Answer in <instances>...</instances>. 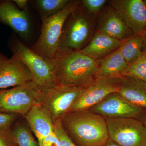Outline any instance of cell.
<instances>
[{
    "label": "cell",
    "instance_id": "3",
    "mask_svg": "<svg viewBox=\"0 0 146 146\" xmlns=\"http://www.w3.org/2000/svg\"><path fill=\"white\" fill-rule=\"evenodd\" d=\"M77 1H69L59 12L49 17L42 18L41 34L31 49L35 52L52 60L58 54L60 39L64 25L73 11L78 7Z\"/></svg>",
    "mask_w": 146,
    "mask_h": 146
},
{
    "label": "cell",
    "instance_id": "19",
    "mask_svg": "<svg viewBox=\"0 0 146 146\" xmlns=\"http://www.w3.org/2000/svg\"><path fill=\"white\" fill-rule=\"evenodd\" d=\"M143 34H133L121 41L120 52L128 65L136 61L143 54Z\"/></svg>",
    "mask_w": 146,
    "mask_h": 146
},
{
    "label": "cell",
    "instance_id": "33",
    "mask_svg": "<svg viewBox=\"0 0 146 146\" xmlns=\"http://www.w3.org/2000/svg\"><path fill=\"white\" fill-rule=\"evenodd\" d=\"M144 3H145V6L146 7V0H145V1H143Z\"/></svg>",
    "mask_w": 146,
    "mask_h": 146
},
{
    "label": "cell",
    "instance_id": "29",
    "mask_svg": "<svg viewBox=\"0 0 146 146\" xmlns=\"http://www.w3.org/2000/svg\"><path fill=\"white\" fill-rule=\"evenodd\" d=\"M104 146H121L119 144H117L113 141H112L110 138H109L107 142L105 144Z\"/></svg>",
    "mask_w": 146,
    "mask_h": 146
},
{
    "label": "cell",
    "instance_id": "13",
    "mask_svg": "<svg viewBox=\"0 0 146 146\" xmlns=\"http://www.w3.org/2000/svg\"><path fill=\"white\" fill-rule=\"evenodd\" d=\"M25 11L18 9L13 1H0V22L24 38L28 37L31 33L30 23Z\"/></svg>",
    "mask_w": 146,
    "mask_h": 146
},
{
    "label": "cell",
    "instance_id": "23",
    "mask_svg": "<svg viewBox=\"0 0 146 146\" xmlns=\"http://www.w3.org/2000/svg\"><path fill=\"white\" fill-rule=\"evenodd\" d=\"M54 131L60 142V146H77L68 136L63 128L60 119L54 123Z\"/></svg>",
    "mask_w": 146,
    "mask_h": 146
},
{
    "label": "cell",
    "instance_id": "7",
    "mask_svg": "<svg viewBox=\"0 0 146 146\" xmlns=\"http://www.w3.org/2000/svg\"><path fill=\"white\" fill-rule=\"evenodd\" d=\"M109 138L121 146H146V129L133 118H105Z\"/></svg>",
    "mask_w": 146,
    "mask_h": 146
},
{
    "label": "cell",
    "instance_id": "26",
    "mask_svg": "<svg viewBox=\"0 0 146 146\" xmlns=\"http://www.w3.org/2000/svg\"><path fill=\"white\" fill-rule=\"evenodd\" d=\"M10 130L0 129V146H17Z\"/></svg>",
    "mask_w": 146,
    "mask_h": 146
},
{
    "label": "cell",
    "instance_id": "16",
    "mask_svg": "<svg viewBox=\"0 0 146 146\" xmlns=\"http://www.w3.org/2000/svg\"><path fill=\"white\" fill-rule=\"evenodd\" d=\"M121 44V41L97 31L89 44L78 51L97 60L118 49Z\"/></svg>",
    "mask_w": 146,
    "mask_h": 146
},
{
    "label": "cell",
    "instance_id": "10",
    "mask_svg": "<svg viewBox=\"0 0 146 146\" xmlns=\"http://www.w3.org/2000/svg\"><path fill=\"white\" fill-rule=\"evenodd\" d=\"M122 78L97 79L85 88L69 112L89 110L109 94L119 91Z\"/></svg>",
    "mask_w": 146,
    "mask_h": 146
},
{
    "label": "cell",
    "instance_id": "32",
    "mask_svg": "<svg viewBox=\"0 0 146 146\" xmlns=\"http://www.w3.org/2000/svg\"><path fill=\"white\" fill-rule=\"evenodd\" d=\"M142 121L144 125H145V127L146 129V115L145 116V117L144 118V119H143V121Z\"/></svg>",
    "mask_w": 146,
    "mask_h": 146
},
{
    "label": "cell",
    "instance_id": "8",
    "mask_svg": "<svg viewBox=\"0 0 146 146\" xmlns=\"http://www.w3.org/2000/svg\"><path fill=\"white\" fill-rule=\"evenodd\" d=\"M85 88L58 83L43 89L42 104L50 112L53 123L69 112Z\"/></svg>",
    "mask_w": 146,
    "mask_h": 146
},
{
    "label": "cell",
    "instance_id": "31",
    "mask_svg": "<svg viewBox=\"0 0 146 146\" xmlns=\"http://www.w3.org/2000/svg\"><path fill=\"white\" fill-rule=\"evenodd\" d=\"M7 58L5 57L3 55V54H0V65L3 63L4 61H5L7 59Z\"/></svg>",
    "mask_w": 146,
    "mask_h": 146
},
{
    "label": "cell",
    "instance_id": "9",
    "mask_svg": "<svg viewBox=\"0 0 146 146\" xmlns=\"http://www.w3.org/2000/svg\"><path fill=\"white\" fill-rule=\"evenodd\" d=\"M89 110L105 118H133L141 121L146 115V110L131 103L119 92L109 94Z\"/></svg>",
    "mask_w": 146,
    "mask_h": 146
},
{
    "label": "cell",
    "instance_id": "11",
    "mask_svg": "<svg viewBox=\"0 0 146 146\" xmlns=\"http://www.w3.org/2000/svg\"><path fill=\"white\" fill-rule=\"evenodd\" d=\"M133 34H143L146 27V7L142 0H111L108 2Z\"/></svg>",
    "mask_w": 146,
    "mask_h": 146
},
{
    "label": "cell",
    "instance_id": "17",
    "mask_svg": "<svg viewBox=\"0 0 146 146\" xmlns=\"http://www.w3.org/2000/svg\"><path fill=\"white\" fill-rule=\"evenodd\" d=\"M96 78H122V73L128 64L120 52L119 48L101 59L96 60Z\"/></svg>",
    "mask_w": 146,
    "mask_h": 146
},
{
    "label": "cell",
    "instance_id": "4",
    "mask_svg": "<svg viewBox=\"0 0 146 146\" xmlns=\"http://www.w3.org/2000/svg\"><path fill=\"white\" fill-rule=\"evenodd\" d=\"M43 91L34 81L12 89H0V112L25 116L35 105L41 103Z\"/></svg>",
    "mask_w": 146,
    "mask_h": 146
},
{
    "label": "cell",
    "instance_id": "22",
    "mask_svg": "<svg viewBox=\"0 0 146 146\" xmlns=\"http://www.w3.org/2000/svg\"><path fill=\"white\" fill-rule=\"evenodd\" d=\"M10 132L17 145L38 146L30 131L23 125L18 124L13 129H11Z\"/></svg>",
    "mask_w": 146,
    "mask_h": 146
},
{
    "label": "cell",
    "instance_id": "6",
    "mask_svg": "<svg viewBox=\"0 0 146 146\" xmlns=\"http://www.w3.org/2000/svg\"><path fill=\"white\" fill-rule=\"evenodd\" d=\"M66 22L65 29L63 30L60 39L58 54L82 49L91 34L92 25L91 18L85 13L78 10V8L70 14Z\"/></svg>",
    "mask_w": 146,
    "mask_h": 146
},
{
    "label": "cell",
    "instance_id": "20",
    "mask_svg": "<svg viewBox=\"0 0 146 146\" xmlns=\"http://www.w3.org/2000/svg\"><path fill=\"white\" fill-rule=\"evenodd\" d=\"M123 76L130 77L146 83V51L136 61L128 64L122 73Z\"/></svg>",
    "mask_w": 146,
    "mask_h": 146
},
{
    "label": "cell",
    "instance_id": "1",
    "mask_svg": "<svg viewBox=\"0 0 146 146\" xmlns=\"http://www.w3.org/2000/svg\"><path fill=\"white\" fill-rule=\"evenodd\" d=\"M60 120L77 146H104L109 138L104 117L89 110L68 112Z\"/></svg>",
    "mask_w": 146,
    "mask_h": 146
},
{
    "label": "cell",
    "instance_id": "21",
    "mask_svg": "<svg viewBox=\"0 0 146 146\" xmlns=\"http://www.w3.org/2000/svg\"><path fill=\"white\" fill-rule=\"evenodd\" d=\"M68 0H38L36 5L42 14V18H46L59 12L67 5Z\"/></svg>",
    "mask_w": 146,
    "mask_h": 146
},
{
    "label": "cell",
    "instance_id": "5",
    "mask_svg": "<svg viewBox=\"0 0 146 146\" xmlns=\"http://www.w3.org/2000/svg\"><path fill=\"white\" fill-rule=\"evenodd\" d=\"M13 54L16 55L29 69L34 82L42 90L57 84L53 65L51 60L37 54L18 40L11 45Z\"/></svg>",
    "mask_w": 146,
    "mask_h": 146
},
{
    "label": "cell",
    "instance_id": "18",
    "mask_svg": "<svg viewBox=\"0 0 146 146\" xmlns=\"http://www.w3.org/2000/svg\"><path fill=\"white\" fill-rule=\"evenodd\" d=\"M119 93L131 103L146 111V83L130 77L123 76Z\"/></svg>",
    "mask_w": 146,
    "mask_h": 146
},
{
    "label": "cell",
    "instance_id": "15",
    "mask_svg": "<svg viewBox=\"0 0 146 146\" xmlns=\"http://www.w3.org/2000/svg\"><path fill=\"white\" fill-rule=\"evenodd\" d=\"M25 118L38 139L39 145L45 137L54 132L51 116L42 104H38L32 107L25 115Z\"/></svg>",
    "mask_w": 146,
    "mask_h": 146
},
{
    "label": "cell",
    "instance_id": "25",
    "mask_svg": "<svg viewBox=\"0 0 146 146\" xmlns=\"http://www.w3.org/2000/svg\"><path fill=\"white\" fill-rule=\"evenodd\" d=\"M17 115L15 113L0 112V129L10 130Z\"/></svg>",
    "mask_w": 146,
    "mask_h": 146
},
{
    "label": "cell",
    "instance_id": "2",
    "mask_svg": "<svg viewBox=\"0 0 146 146\" xmlns=\"http://www.w3.org/2000/svg\"><path fill=\"white\" fill-rule=\"evenodd\" d=\"M51 61L58 83L86 88L96 79V60L78 51L60 52Z\"/></svg>",
    "mask_w": 146,
    "mask_h": 146
},
{
    "label": "cell",
    "instance_id": "30",
    "mask_svg": "<svg viewBox=\"0 0 146 146\" xmlns=\"http://www.w3.org/2000/svg\"><path fill=\"white\" fill-rule=\"evenodd\" d=\"M143 35L144 39L143 47V52H144L146 51V27Z\"/></svg>",
    "mask_w": 146,
    "mask_h": 146
},
{
    "label": "cell",
    "instance_id": "28",
    "mask_svg": "<svg viewBox=\"0 0 146 146\" xmlns=\"http://www.w3.org/2000/svg\"><path fill=\"white\" fill-rule=\"evenodd\" d=\"M12 1L18 8L21 9V10L26 8L29 2L27 0H13Z\"/></svg>",
    "mask_w": 146,
    "mask_h": 146
},
{
    "label": "cell",
    "instance_id": "27",
    "mask_svg": "<svg viewBox=\"0 0 146 146\" xmlns=\"http://www.w3.org/2000/svg\"><path fill=\"white\" fill-rule=\"evenodd\" d=\"M39 146H60V142L54 131L45 137Z\"/></svg>",
    "mask_w": 146,
    "mask_h": 146
},
{
    "label": "cell",
    "instance_id": "12",
    "mask_svg": "<svg viewBox=\"0 0 146 146\" xmlns=\"http://www.w3.org/2000/svg\"><path fill=\"white\" fill-rule=\"evenodd\" d=\"M32 81L31 73L16 55L0 65V89L22 86Z\"/></svg>",
    "mask_w": 146,
    "mask_h": 146
},
{
    "label": "cell",
    "instance_id": "24",
    "mask_svg": "<svg viewBox=\"0 0 146 146\" xmlns=\"http://www.w3.org/2000/svg\"><path fill=\"white\" fill-rule=\"evenodd\" d=\"M108 2L106 0H83L82 7L89 14H96Z\"/></svg>",
    "mask_w": 146,
    "mask_h": 146
},
{
    "label": "cell",
    "instance_id": "14",
    "mask_svg": "<svg viewBox=\"0 0 146 146\" xmlns=\"http://www.w3.org/2000/svg\"><path fill=\"white\" fill-rule=\"evenodd\" d=\"M97 31L120 41L127 39L133 34L111 6L108 7L100 13Z\"/></svg>",
    "mask_w": 146,
    "mask_h": 146
}]
</instances>
